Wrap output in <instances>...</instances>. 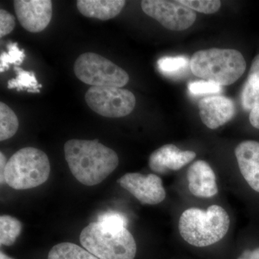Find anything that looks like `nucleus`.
<instances>
[{"mask_svg":"<svg viewBox=\"0 0 259 259\" xmlns=\"http://www.w3.org/2000/svg\"><path fill=\"white\" fill-rule=\"evenodd\" d=\"M64 153L72 175L86 186L101 183L119 164L115 151L97 140H69L64 145Z\"/></svg>","mask_w":259,"mask_h":259,"instance_id":"nucleus-1","label":"nucleus"},{"mask_svg":"<svg viewBox=\"0 0 259 259\" xmlns=\"http://www.w3.org/2000/svg\"><path fill=\"white\" fill-rule=\"evenodd\" d=\"M231 220L226 209L218 204L207 210L191 207L182 212L179 221L181 237L193 246H209L226 236Z\"/></svg>","mask_w":259,"mask_h":259,"instance_id":"nucleus-2","label":"nucleus"},{"mask_svg":"<svg viewBox=\"0 0 259 259\" xmlns=\"http://www.w3.org/2000/svg\"><path fill=\"white\" fill-rule=\"evenodd\" d=\"M190 67L197 77L228 86L244 74L246 63L241 53L235 49H209L194 53Z\"/></svg>","mask_w":259,"mask_h":259,"instance_id":"nucleus-3","label":"nucleus"},{"mask_svg":"<svg viewBox=\"0 0 259 259\" xmlns=\"http://www.w3.org/2000/svg\"><path fill=\"white\" fill-rule=\"evenodd\" d=\"M81 245L99 259H134L137 245L126 228H115L90 223L81 231Z\"/></svg>","mask_w":259,"mask_h":259,"instance_id":"nucleus-4","label":"nucleus"},{"mask_svg":"<svg viewBox=\"0 0 259 259\" xmlns=\"http://www.w3.org/2000/svg\"><path fill=\"white\" fill-rule=\"evenodd\" d=\"M50 171V161L44 151L36 148H23L8 160L3 180L14 190H29L47 182Z\"/></svg>","mask_w":259,"mask_h":259,"instance_id":"nucleus-5","label":"nucleus"},{"mask_svg":"<svg viewBox=\"0 0 259 259\" xmlns=\"http://www.w3.org/2000/svg\"><path fill=\"white\" fill-rule=\"evenodd\" d=\"M74 71L80 81L93 87L121 88L129 81L125 70L95 53L80 55L75 61Z\"/></svg>","mask_w":259,"mask_h":259,"instance_id":"nucleus-6","label":"nucleus"},{"mask_svg":"<svg viewBox=\"0 0 259 259\" xmlns=\"http://www.w3.org/2000/svg\"><path fill=\"white\" fill-rule=\"evenodd\" d=\"M85 101L94 112L109 118L128 115L136 103L131 91L112 87H92L85 94Z\"/></svg>","mask_w":259,"mask_h":259,"instance_id":"nucleus-7","label":"nucleus"},{"mask_svg":"<svg viewBox=\"0 0 259 259\" xmlns=\"http://www.w3.org/2000/svg\"><path fill=\"white\" fill-rule=\"evenodd\" d=\"M141 8L148 16L173 31L187 30L197 18L195 12L180 1L144 0L141 2Z\"/></svg>","mask_w":259,"mask_h":259,"instance_id":"nucleus-8","label":"nucleus"},{"mask_svg":"<svg viewBox=\"0 0 259 259\" xmlns=\"http://www.w3.org/2000/svg\"><path fill=\"white\" fill-rule=\"evenodd\" d=\"M117 182L141 204L155 205L161 203L166 198V190L161 177L154 174L144 175L127 173L121 177Z\"/></svg>","mask_w":259,"mask_h":259,"instance_id":"nucleus-9","label":"nucleus"},{"mask_svg":"<svg viewBox=\"0 0 259 259\" xmlns=\"http://www.w3.org/2000/svg\"><path fill=\"white\" fill-rule=\"evenodd\" d=\"M14 8L19 22L28 32H42L52 18L51 0H15Z\"/></svg>","mask_w":259,"mask_h":259,"instance_id":"nucleus-10","label":"nucleus"},{"mask_svg":"<svg viewBox=\"0 0 259 259\" xmlns=\"http://www.w3.org/2000/svg\"><path fill=\"white\" fill-rule=\"evenodd\" d=\"M199 116L209 129H217L231 120L236 113L234 102L222 95L204 97L199 102Z\"/></svg>","mask_w":259,"mask_h":259,"instance_id":"nucleus-11","label":"nucleus"},{"mask_svg":"<svg viewBox=\"0 0 259 259\" xmlns=\"http://www.w3.org/2000/svg\"><path fill=\"white\" fill-rule=\"evenodd\" d=\"M196 156L194 151H181L175 145L166 144L151 153L148 165L155 173L164 175L168 171H178Z\"/></svg>","mask_w":259,"mask_h":259,"instance_id":"nucleus-12","label":"nucleus"},{"mask_svg":"<svg viewBox=\"0 0 259 259\" xmlns=\"http://www.w3.org/2000/svg\"><path fill=\"white\" fill-rule=\"evenodd\" d=\"M187 179L189 190L195 197L209 198L218 193L215 174L204 160H198L190 165Z\"/></svg>","mask_w":259,"mask_h":259,"instance_id":"nucleus-13","label":"nucleus"},{"mask_svg":"<svg viewBox=\"0 0 259 259\" xmlns=\"http://www.w3.org/2000/svg\"><path fill=\"white\" fill-rule=\"evenodd\" d=\"M242 176L252 190L259 193V142L244 141L235 149Z\"/></svg>","mask_w":259,"mask_h":259,"instance_id":"nucleus-14","label":"nucleus"},{"mask_svg":"<svg viewBox=\"0 0 259 259\" xmlns=\"http://www.w3.org/2000/svg\"><path fill=\"white\" fill-rule=\"evenodd\" d=\"M125 3L123 0H79L76 6L83 16L108 20L120 14Z\"/></svg>","mask_w":259,"mask_h":259,"instance_id":"nucleus-15","label":"nucleus"},{"mask_svg":"<svg viewBox=\"0 0 259 259\" xmlns=\"http://www.w3.org/2000/svg\"><path fill=\"white\" fill-rule=\"evenodd\" d=\"M48 259H99L88 250L72 243H61L54 245Z\"/></svg>","mask_w":259,"mask_h":259,"instance_id":"nucleus-16","label":"nucleus"},{"mask_svg":"<svg viewBox=\"0 0 259 259\" xmlns=\"http://www.w3.org/2000/svg\"><path fill=\"white\" fill-rule=\"evenodd\" d=\"M14 70L17 76L8 81V89H16L17 91H26L29 93H40L42 85L37 81L33 71H25L20 66H14Z\"/></svg>","mask_w":259,"mask_h":259,"instance_id":"nucleus-17","label":"nucleus"},{"mask_svg":"<svg viewBox=\"0 0 259 259\" xmlns=\"http://www.w3.org/2000/svg\"><path fill=\"white\" fill-rule=\"evenodd\" d=\"M21 231V222L17 218L6 214L0 217V243L2 245L11 246L14 244Z\"/></svg>","mask_w":259,"mask_h":259,"instance_id":"nucleus-18","label":"nucleus"},{"mask_svg":"<svg viewBox=\"0 0 259 259\" xmlns=\"http://www.w3.org/2000/svg\"><path fill=\"white\" fill-rule=\"evenodd\" d=\"M18 127L19 121L15 112L4 102H0V141L14 136Z\"/></svg>","mask_w":259,"mask_h":259,"instance_id":"nucleus-19","label":"nucleus"},{"mask_svg":"<svg viewBox=\"0 0 259 259\" xmlns=\"http://www.w3.org/2000/svg\"><path fill=\"white\" fill-rule=\"evenodd\" d=\"M190 65V61L186 56H164L158 61V67L162 74L174 76L182 73Z\"/></svg>","mask_w":259,"mask_h":259,"instance_id":"nucleus-20","label":"nucleus"},{"mask_svg":"<svg viewBox=\"0 0 259 259\" xmlns=\"http://www.w3.org/2000/svg\"><path fill=\"white\" fill-rule=\"evenodd\" d=\"M8 52L2 53L0 56V72L3 73L10 69V65L15 66L23 64L25 58V51L19 49L17 42H10L7 46Z\"/></svg>","mask_w":259,"mask_h":259,"instance_id":"nucleus-21","label":"nucleus"},{"mask_svg":"<svg viewBox=\"0 0 259 259\" xmlns=\"http://www.w3.org/2000/svg\"><path fill=\"white\" fill-rule=\"evenodd\" d=\"M180 3L194 11L209 15L215 13L221 7V2L217 0H180Z\"/></svg>","mask_w":259,"mask_h":259,"instance_id":"nucleus-22","label":"nucleus"},{"mask_svg":"<svg viewBox=\"0 0 259 259\" xmlns=\"http://www.w3.org/2000/svg\"><path fill=\"white\" fill-rule=\"evenodd\" d=\"M189 91L194 96H203L218 94L222 91V86L212 81H198L189 83Z\"/></svg>","mask_w":259,"mask_h":259,"instance_id":"nucleus-23","label":"nucleus"},{"mask_svg":"<svg viewBox=\"0 0 259 259\" xmlns=\"http://www.w3.org/2000/svg\"><path fill=\"white\" fill-rule=\"evenodd\" d=\"M241 100L243 108L251 111L259 105V90L246 81L242 91Z\"/></svg>","mask_w":259,"mask_h":259,"instance_id":"nucleus-24","label":"nucleus"},{"mask_svg":"<svg viewBox=\"0 0 259 259\" xmlns=\"http://www.w3.org/2000/svg\"><path fill=\"white\" fill-rule=\"evenodd\" d=\"M97 223L111 228H122L127 226V220L120 212L109 211L102 213L98 217Z\"/></svg>","mask_w":259,"mask_h":259,"instance_id":"nucleus-25","label":"nucleus"},{"mask_svg":"<svg viewBox=\"0 0 259 259\" xmlns=\"http://www.w3.org/2000/svg\"><path fill=\"white\" fill-rule=\"evenodd\" d=\"M15 19L11 13L7 10H0V37H3L8 35L14 30Z\"/></svg>","mask_w":259,"mask_h":259,"instance_id":"nucleus-26","label":"nucleus"},{"mask_svg":"<svg viewBox=\"0 0 259 259\" xmlns=\"http://www.w3.org/2000/svg\"><path fill=\"white\" fill-rule=\"evenodd\" d=\"M248 81L255 89L259 90V54L255 56L248 74Z\"/></svg>","mask_w":259,"mask_h":259,"instance_id":"nucleus-27","label":"nucleus"},{"mask_svg":"<svg viewBox=\"0 0 259 259\" xmlns=\"http://www.w3.org/2000/svg\"><path fill=\"white\" fill-rule=\"evenodd\" d=\"M238 259H259V247L254 250H245Z\"/></svg>","mask_w":259,"mask_h":259,"instance_id":"nucleus-28","label":"nucleus"},{"mask_svg":"<svg viewBox=\"0 0 259 259\" xmlns=\"http://www.w3.org/2000/svg\"><path fill=\"white\" fill-rule=\"evenodd\" d=\"M249 120L253 127L259 129V105L250 111Z\"/></svg>","mask_w":259,"mask_h":259,"instance_id":"nucleus-29","label":"nucleus"},{"mask_svg":"<svg viewBox=\"0 0 259 259\" xmlns=\"http://www.w3.org/2000/svg\"><path fill=\"white\" fill-rule=\"evenodd\" d=\"M7 161L6 157L3 152L0 153V180H1V185L5 184L4 180H3V175H4V171L5 167H6Z\"/></svg>","mask_w":259,"mask_h":259,"instance_id":"nucleus-30","label":"nucleus"},{"mask_svg":"<svg viewBox=\"0 0 259 259\" xmlns=\"http://www.w3.org/2000/svg\"><path fill=\"white\" fill-rule=\"evenodd\" d=\"M0 259H14L10 257L9 255L5 254L3 251L0 252Z\"/></svg>","mask_w":259,"mask_h":259,"instance_id":"nucleus-31","label":"nucleus"}]
</instances>
